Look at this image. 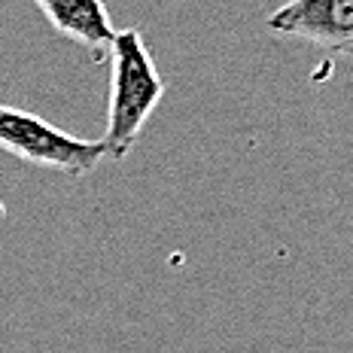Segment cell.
Returning <instances> with one entry per match:
<instances>
[{"label": "cell", "instance_id": "cell-1", "mask_svg": "<svg viewBox=\"0 0 353 353\" xmlns=\"http://www.w3.org/2000/svg\"><path fill=\"white\" fill-rule=\"evenodd\" d=\"M110 107L107 131L101 146L110 159H125L141 137L146 119L165 94V79L159 77L152 55L137 28L116 31L110 43Z\"/></svg>", "mask_w": 353, "mask_h": 353}, {"label": "cell", "instance_id": "cell-2", "mask_svg": "<svg viewBox=\"0 0 353 353\" xmlns=\"http://www.w3.org/2000/svg\"><path fill=\"white\" fill-rule=\"evenodd\" d=\"M0 150L70 176H85L101 165V159H107L101 141L73 137L52 122L16 107H0Z\"/></svg>", "mask_w": 353, "mask_h": 353}, {"label": "cell", "instance_id": "cell-3", "mask_svg": "<svg viewBox=\"0 0 353 353\" xmlns=\"http://www.w3.org/2000/svg\"><path fill=\"white\" fill-rule=\"evenodd\" d=\"M265 25L274 34L299 37L335 55L353 46V0H290L274 10Z\"/></svg>", "mask_w": 353, "mask_h": 353}, {"label": "cell", "instance_id": "cell-4", "mask_svg": "<svg viewBox=\"0 0 353 353\" xmlns=\"http://www.w3.org/2000/svg\"><path fill=\"white\" fill-rule=\"evenodd\" d=\"M34 3L46 12L58 34L70 37L88 52L101 55L113 43L116 28L110 21L104 0H34Z\"/></svg>", "mask_w": 353, "mask_h": 353}]
</instances>
